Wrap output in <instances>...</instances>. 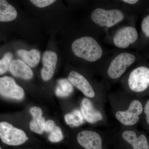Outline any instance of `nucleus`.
<instances>
[{"instance_id":"f257e3e1","label":"nucleus","mask_w":149,"mask_h":149,"mask_svg":"<svg viewBox=\"0 0 149 149\" xmlns=\"http://www.w3.org/2000/svg\"><path fill=\"white\" fill-rule=\"evenodd\" d=\"M109 103L112 113L120 125L136 126L141 120L144 105L136 97H111Z\"/></svg>"},{"instance_id":"f03ea898","label":"nucleus","mask_w":149,"mask_h":149,"mask_svg":"<svg viewBox=\"0 0 149 149\" xmlns=\"http://www.w3.org/2000/svg\"><path fill=\"white\" fill-rule=\"evenodd\" d=\"M71 48L75 56L88 61H97L102 55L101 47L91 37H82L74 40Z\"/></svg>"},{"instance_id":"7ed1b4c3","label":"nucleus","mask_w":149,"mask_h":149,"mask_svg":"<svg viewBox=\"0 0 149 149\" xmlns=\"http://www.w3.org/2000/svg\"><path fill=\"white\" fill-rule=\"evenodd\" d=\"M80 111L85 121L91 124H107L108 119L104 108L96 105L91 100L85 98L80 105Z\"/></svg>"},{"instance_id":"20e7f679","label":"nucleus","mask_w":149,"mask_h":149,"mask_svg":"<svg viewBox=\"0 0 149 149\" xmlns=\"http://www.w3.org/2000/svg\"><path fill=\"white\" fill-rule=\"evenodd\" d=\"M124 15L118 9L107 10L101 8H96L91 14L93 21L100 27H111L122 21Z\"/></svg>"},{"instance_id":"39448f33","label":"nucleus","mask_w":149,"mask_h":149,"mask_svg":"<svg viewBox=\"0 0 149 149\" xmlns=\"http://www.w3.org/2000/svg\"><path fill=\"white\" fill-rule=\"evenodd\" d=\"M128 86L131 92L143 93L149 87V68L141 66L130 72L128 79Z\"/></svg>"},{"instance_id":"423d86ee","label":"nucleus","mask_w":149,"mask_h":149,"mask_svg":"<svg viewBox=\"0 0 149 149\" xmlns=\"http://www.w3.org/2000/svg\"><path fill=\"white\" fill-rule=\"evenodd\" d=\"M0 137L3 143L12 146L22 145L28 140L24 131L6 122L0 123Z\"/></svg>"},{"instance_id":"0eeeda50","label":"nucleus","mask_w":149,"mask_h":149,"mask_svg":"<svg viewBox=\"0 0 149 149\" xmlns=\"http://www.w3.org/2000/svg\"><path fill=\"white\" fill-rule=\"evenodd\" d=\"M135 59L133 54L127 52L119 54L111 63L107 72L108 76L113 80L120 78L128 67L134 63Z\"/></svg>"},{"instance_id":"6e6552de","label":"nucleus","mask_w":149,"mask_h":149,"mask_svg":"<svg viewBox=\"0 0 149 149\" xmlns=\"http://www.w3.org/2000/svg\"><path fill=\"white\" fill-rule=\"evenodd\" d=\"M106 132L99 133L95 130H85L77 133V141L85 149H103L104 136Z\"/></svg>"},{"instance_id":"1a4fd4ad","label":"nucleus","mask_w":149,"mask_h":149,"mask_svg":"<svg viewBox=\"0 0 149 149\" xmlns=\"http://www.w3.org/2000/svg\"><path fill=\"white\" fill-rule=\"evenodd\" d=\"M0 93L3 97L17 100H22L24 95V90L14 79L7 76L0 78Z\"/></svg>"},{"instance_id":"9d476101","label":"nucleus","mask_w":149,"mask_h":149,"mask_svg":"<svg viewBox=\"0 0 149 149\" xmlns=\"http://www.w3.org/2000/svg\"><path fill=\"white\" fill-rule=\"evenodd\" d=\"M138 38L137 30L134 27L128 26L119 29L113 38L115 45L118 48L125 49L135 42Z\"/></svg>"},{"instance_id":"9b49d317","label":"nucleus","mask_w":149,"mask_h":149,"mask_svg":"<svg viewBox=\"0 0 149 149\" xmlns=\"http://www.w3.org/2000/svg\"><path fill=\"white\" fill-rule=\"evenodd\" d=\"M68 80L87 97L89 98L95 97L96 93L93 86L82 74L72 70L70 72Z\"/></svg>"},{"instance_id":"f8f14e48","label":"nucleus","mask_w":149,"mask_h":149,"mask_svg":"<svg viewBox=\"0 0 149 149\" xmlns=\"http://www.w3.org/2000/svg\"><path fill=\"white\" fill-rule=\"evenodd\" d=\"M57 62V56L55 52L47 51L42 57L43 67L41 70V76L44 81H48L53 76Z\"/></svg>"},{"instance_id":"ddd939ff","label":"nucleus","mask_w":149,"mask_h":149,"mask_svg":"<svg viewBox=\"0 0 149 149\" xmlns=\"http://www.w3.org/2000/svg\"><path fill=\"white\" fill-rule=\"evenodd\" d=\"M10 71L15 77L24 80H29L33 76L32 70L24 62L20 60L12 61L10 65Z\"/></svg>"},{"instance_id":"4468645a","label":"nucleus","mask_w":149,"mask_h":149,"mask_svg":"<svg viewBox=\"0 0 149 149\" xmlns=\"http://www.w3.org/2000/svg\"><path fill=\"white\" fill-rule=\"evenodd\" d=\"M32 119L29 123V127L32 132L42 134L45 131V118L42 117V111L39 107H33L30 109Z\"/></svg>"},{"instance_id":"2eb2a0df","label":"nucleus","mask_w":149,"mask_h":149,"mask_svg":"<svg viewBox=\"0 0 149 149\" xmlns=\"http://www.w3.org/2000/svg\"><path fill=\"white\" fill-rule=\"evenodd\" d=\"M17 54L24 63L32 68L37 65L41 57L40 51L35 49L29 51L21 49L17 51Z\"/></svg>"},{"instance_id":"dca6fc26","label":"nucleus","mask_w":149,"mask_h":149,"mask_svg":"<svg viewBox=\"0 0 149 149\" xmlns=\"http://www.w3.org/2000/svg\"><path fill=\"white\" fill-rule=\"evenodd\" d=\"M15 8L5 0L0 1V21L6 22L13 20L17 16Z\"/></svg>"},{"instance_id":"f3484780","label":"nucleus","mask_w":149,"mask_h":149,"mask_svg":"<svg viewBox=\"0 0 149 149\" xmlns=\"http://www.w3.org/2000/svg\"><path fill=\"white\" fill-rule=\"evenodd\" d=\"M64 118L66 123L72 128L79 127L84 124L85 121L81 111L78 109L73 110L65 115Z\"/></svg>"},{"instance_id":"a211bd4d","label":"nucleus","mask_w":149,"mask_h":149,"mask_svg":"<svg viewBox=\"0 0 149 149\" xmlns=\"http://www.w3.org/2000/svg\"><path fill=\"white\" fill-rule=\"evenodd\" d=\"M73 91L72 84L66 79H62L58 81L55 90V94L59 97H64L70 95Z\"/></svg>"},{"instance_id":"6ab92c4d","label":"nucleus","mask_w":149,"mask_h":149,"mask_svg":"<svg viewBox=\"0 0 149 149\" xmlns=\"http://www.w3.org/2000/svg\"><path fill=\"white\" fill-rule=\"evenodd\" d=\"M13 55L10 52L6 53L0 61V74L5 73L8 68L12 62Z\"/></svg>"},{"instance_id":"aec40b11","label":"nucleus","mask_w":149,"mask_h":149,"mask_svg":"<svg viewBox=\"0 0 149 149\" xmlns=\"http://www.w3.org/2000/svg\"><path fill=\"white\" fill-rule=\"evenodd\" d=\"M50 133L48 139L51 142L58 143L61 141L63 139L61 129L57 125H56L53 130Z\"/></svg>"},{"instance_id":"412c9836","label":"nucleus","mask_w":149,"mask_h":149,"mask_svg":"<svg viewBox=\"0 0 149 149\" xmlns=\"http://www.w3.org/2000/svg\"><path fill=\"white\" fill-rule=\"evenodd\" d=\"M30 1L39 8H44L50 5L56 1L55 0H31Z\"/></svg>"},{"instance_id":"4be33fe9","label":"nucleus","mask_w":149,"mask_h":149,"mask_svg":"<svg viewBox=\"0 0 149 149\" xmlns=\"http://www.w3.org/2000/svg\"><path fill=\"white\" fill-rule=\"evenodd\" d=\"M141 29L145 35L149 37V14L143 19L141 23Z\"/></svg>"},{"instance_id":"5701e85b","label":"nucleus","mask_w":149,"mask_h":149,"mask_svg":"<svg viewBox=\"0 0 149 149\" xmlns=\"http://www.w3.org/2000/svg\"><path fill=\"white\" fill-rule=\"evenodd\" d=\"M143 115H144L145 117V121L149 126V99L144 104Z\"/></svg>"},{"instance_id":"b1692460","label":"nucleus","mask_w":149,"mask_h":149,"mask_svg":"<svg viewBox=\"0 0 149 149\" xmlns=\"http://www.w3.org/2000/svg\"><path fill=\"white\" fill-rule=\"evenodd\" d=\"M56 125L55 123L53 120H48L45 122V130L46 132L50 133L53 130Z\"/></svg>"},{"instance_id":"393cba45","label":"nucleus","mask_w":149,"mask_h":149,"mask_svg":"<svg viewBox=\"0 0 149 149\" xmlns=\"http://www.w3.org/2000/svg\"><path fill=\"white\" fill-rule=\"evenodd\" d=\"M123 1L124 3H127L129 4H134L138 2V1L137 0H124Z\"/></svg>"},{"instance_id":"a878e982","label":"nucleus","mask_w":149,"mask_h":149,"mask_svg":"<svg viewBox=\"0 0 149 149\" xmlns=\"http://www.w3.org/2000/svg\"><path fill=\"white\" fill-rule=\"evenodd\" d=\"M148 149H149V146H148Z\"/></svg>"},{"instance_id":"bb28decb","label":"nucleus","mask_w":149,"mask_h":149,"mask_svg":"<svg viewBox=\"0 0 149 149\" xmlns=\"http://www.w3.org/2000/svg\"><path fill=\"white\" fill-rule=\"evenodd\" d=\"M0 149H2L1 148H0Z\"/></svg>"},{"instance_id":"cd10ccee","label":"nucleus","mask_w":149,"mask_h":149,"mask_svg":"<svg viewBox=\"0 0 149 149\" xmlns=\"http://www.w3.org/2000/svg\"><path fill=\"white\" fill-rule=\"evenodd\" d=\"M30 149V148H29V149Z\"/></svg>"}]
</instances>
